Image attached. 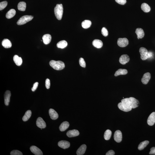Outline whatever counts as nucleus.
Instances as JSON below:
<instances>
[{
  "instance_id": "a19ab883",
  "label": "nucleus",
  "mask_w": 155,
  "mask_h": 155,
  "mask_svg": "<svg viewBox=\"0 0 155 155\" xmlns=\"http://www.w3.org/2000/svg\"><path fill=\"white\" fill-rule=\"evenodd\" d=\"M149 154L150 155H155V147H153L150 149Z\"/></svg>"
},
{
  "instance_id": "6e6552de",
  "label": "nucleus",
  "mask_w": 155,
  "mask_h": 155,
  "mask_svg": "<svg viewBox=\"0 0 155 155\" xmlns=\"http://www.w3.org/2000/svg\"><path fill=\"white\" fill-rule=\"evenodd\" d=\"M114 140L117 143H119L122 141V132L119 130H117L115 132L114 135Z\"/></svg>"
},
{
  "instance_id": "0eeeda50",
  "label": "nucleus",
  "mask_w": 155,
  "mask_h": 155,
  "mask_svg": "<svg viewBox=\"0 0 155 155\" xmlns=\"http://www.w3.org/2000/svg\"><path fill=\"white\" fill-rule=\"evenodd\" d=\"M139 52L141 55V58L142 60H146L148 59L147 54L148 52L146 48H141L139 49Z\"/></svg>"
},
{
  "instance_id": "2f4dec72",
  "label": "nucleus",
  "mask_w": 155,
  "mask_h": 155,
  "mask_svg": "<svg viewBox=\"0 0 155 155\" xmlns=\"http://www.w3.org/2000/svg\"><path fill=\"white\" fill-rule=\"evenodd\" d=\"M149 143V141L148 140H145L139 144L138 149L139 150H143L148 144Z\"/></svg>"
},
{
  "instance_id": "39448f33",
  "label": "nucleus",
  "mask_w": 155,
  "mask_h": 155,
  "mask_svg": "<svg viewBox=\"0 0 155 155\" xmlns=\"http://www.w3.org/2000/svg\"><path fill=\"white\" fill-rule=\"evenodd\" d=\"M118 107L120 110L125 112L130 111L132 109L131 107L122 102L118 103Z\"/></svg>"
},
{
  "instance_id": "b1692460",
  "label": "nucleus",
  "mask_w": 155,
  "mask_h": 155,
  "mask_svg": "<svg viewBox=\"0 0 155 155\" xmlns=\"http://www.w3.org/2000/svg\"><path fill=\"white\" fill-rule=\"evenodd\" d=\"M2 45L4 48H11L12 46L11 41L7 39H5L3 40Z\"/></svg>"
},
{
  "instance_id": "f257e3e1",
  "label": "nucleus",
  "mask_w": 155,
  "mask_h": 155,
  "mask_svg": "<svg viewBox=\"0 0 155 155\" xmlns=\"http://www.w3.org/2000/svg\"><path fill=\"white\" fill-rule=\"evenodd\" d=\"M121 102L129 105L133 109L138 107L139 104L138 100L133 97L122 99Z\"/></svg>"
},
{
  "instance_id": "c756f323",
  "label": "nucleus",
  "mask_w": 155,
  "mask_h": 155,
  "mask_svg": "<svg viewBox=\"0 0 155 155\" xmlns=\"http://www.w3.org/2000/svg\"><path fill=\"white\" fill-rule=\"evenodd\" d=\"M67 42L65 40H62L58 42L57 44V46L58 48L63 49L67 46Z\"/></svg>"
},
{
  "instance_id": "79ce46f5",
  "label": "nucleus",
  "mask_w": 155,
  "mask_h": 155,
  "mask_svg": "<svg viewBox=\"0 0 155 155\" xmlns=\"http://www.w3.org/2000/svg\"><path fill=\"white\" fill-rule=\"evenodd\" d=\"M115 155V152L113 150H110L106 153V155Z\"/></svg>"
},
{
  "instance_id": "ddd939ff",
  "label": "nucleus",
  "mask_w": 155,
  "mask_h": 155,
  "mask_svg": "<svg viewBox=\"0 0 155 155\" xmlns=\"http://www.w3.org/2000/svg\"><path fill=\"white\" fill-rule=\"evenodd\" d=\"M30 150L34 154L36 155H42L43 153L40 149L37 146H31L30 148Z\"/></svg>"
},
{
  "instance_id": "393cba45",
  "label": "nucleus",
  "mask_w": 155,
  "mask_h": 155,
  "mask_svg": "<svg viewBox=\"0 0 155 155\" xmlns=\"http://www.w3.org/2000/svg\"><path fill=\"white\" fill-rule=\"evenodd\" d=\"M128 73V71L127 69H118L115 72L114 75L115 76H117L121 75H126Z\"/></svg>"
},
{
  "instance_id": "cd10ccee",
  "label": "nucleus",
  "mask_w": 155,
  "mask_h": 155,
  "mask_svg": "<svg viewBox=\"0 0 155 155\" xmlns=\"http://www.w3.org/2000/svg\"><path fill=\"white\" fill-rule=\"evenodd\" d=\"M32 112L31 110H28L26 112L25 115L22 118V120L24 122L27 121L32 116Z\"/></svg>"
},
{
  "instance_id": "f3484780",
  "label": "nucleus",
  "mask_w": 155,
  "mask_h": 155,
  "mask_svg": "<svg viewBox=\"0 0 155 155\" xmlns=\"http://www.w3.org/2000/svg\"><path fill=\"white\" fill-rule=\"evenodd\" d=\"M49 114L51 119L53 120H55L57 119L59 117L58 113L53 109H49Z\"/></svg>"
},
{
  "instance_id": "c85d7f7f",
  "label": "nucleus",
  "mask_w": 155,
  "mask_h": 155,
  "mask_svg": "<svg viewBox=\"0 0 155 155\" xmlns=\"http://www.w3.org/2000/svg\"><path fill=\"white\" fill-rule=\"evenodd\" d=\"M26 4L24 2H20L18 5V8L19 10L21 11H25L26 9Z\"/></svg>"
},
{
  "instance_id": "aec40b11",
  "label": "nucleus",
  "mask_w": 155,
  "mask_h": 155,
  "mask_svg": "<svg viewBox=\"0 0 155 155\" xmlns=\"http://www.w3.org/2000/svg\"><path fill=\"white\" fill-rule=\"evenodd\" d=\"M86 145L84 144L82 145L77 151V155H83L86 151Z\"/></svg>"
},
{
  "instance_id": "dca6fc26",
  "label": "nucleus",
  "mask_w": 155,
  "mask_h": 155,
  "mask_svg": "<svg viewBox=\"0 0 155 155\" xmlns=\"http://www.w3.org/2000/svg\"><path fill=\"white\" fill-rule=\"evenodd\" d=\"M79 133L77 130H69L67 133V135L69 137H76L79 135Z\"/></svg>"
},
{
  "instance_id": "6ab92c4d",
  "label": "nucleus",
  "mask_w": 155,
  "mask_h": 155,
  "mask_svg": "<svg viewBox=\"0 0 155 155\" xmlns=\"http://www.w3.org/2000/svg\"><path fill=\"white\" fill-rule=\"evenodd\" d=\"M135 33L137 35V38L138 39H142L144 36V31L141 28H137L136 30Z\"/></svg>"
},
{
  "instance_id": "473e14b6",
  "label": "nucleus",
  "mask_w": 155,
  "mask_h": 155,
  "mask_svg": "<svg viewBox=\"0 0 155 155\" xmlns=\"http://www.w3.org/2000/svg\"><path fill=\"white\" fill-rule=\"evenodd\" d=\"M112 134V132L109 130H106L104 134V138L106 140H108L110 139Z\"/></svg>"
},
{
  "instance_id": "a878e982",
  "label": "nucleus",
  "mask_w": 155,
  "mask_h": 155,
  "mask_svg": "<svg viewBox=\"0 0 155 155\" xmlns=\"http://www.w3.org/2000/svg\"><path fill=\"white\" fill-rule=\"evenodd\" d=\"M16 13V11L15 9H11L7 13L6 15V17L8 19H10L13 17Z\"/></svg>"
},
{
  "instance_id": "2eb2a0df",
  "label": "nucleus",
  "mask_w": 155,
  "mask_h": 155,
  "mask_svg": "<svg viewBox=\"0 0 155 155\" xmlns=\"http://www.w3.org/2000/svg\"><path fill=\"white\" fill-rule=\"evenodd\" d=\"M11 96L10 91L8 90L5 91L4 95V98L5 104L6 106H8L9 105Z\"/></svg>"
},
{
  "instance_id": "c9c22d12",
  "label": "nucleus",
  "mask_w": 155,
  "mask_h": 155,
  "mask_svg": "<svg viewBox=\"0 0 155 155\" xmlns=\"http://www.w3.org/2000/svg\"><path fill=\"white\" fill-rule=\"evenodd\" d=\"M11 155H22V153L20 151L17 150H14L11 152Z\"/></svg>"
},
{
  "instance_id": "7c9ffc66",
  "label": "nucleus",
  "mask_w": 155,
  "mask_h": 155,
  "mask_svg": "<svg viewBox=\"0 0 155 155\" xmlns=\"http://www.w3.org/2000/svg\"><path fill=\"white\" fill-rule=\"evenodd\" d=\"M141 8L142 11L145 12H149L150 10V7L146 3H143L142 4Z\"/></svg>"
},
{
  "instance_id": "5701e85b",
  "label": "nucleus",
  "mask_w": 155,
  "mask_h": 155,
  "mask_svg": "<svg viewBox=\"0 0 155 155\" xmlns=\"http://www.w3.org/2000/svg\"><path fill=\"white\" fill-rule=\"evenodd\" d=\"M13 60L17 66H19L22 64V58L18 56V55H15L14 56Z\"/></svg>"
},
{
  "instance_id": "f8f14e48",
  "label": "nucleus",
  "mask_w": 155,
  "mask_h": 155,
  "mask_svg": "<svg viewBox=\"0 0 155 155\" xmlns=\"http://www.w3.org/2000/svg\"><path fill=\"white\" fill-rule=\"evenodd\" d=\"M58 145L59 147L65 149L68 148L70 146V144L67 141L62 140L58 142Z\"/></svg>"
},
{
  "instance_id": "7ed1b4c3",
  "label": "nucleus",
  "mask_w": 155,
  "mask_h": 155,
  "mask_svg": "<svg viewBox=\"0 0 155 155\" xmlns=\"http://www.w3.org/2000/svg\"><path fill=\"white\" fill-rule=\"evenodd\" d=\"M54 12L55 16L58 20L62 19L63 12V8L62 4H57L55 7Z\"/></svg>"
},
{
  "instance_id": "1a4fd4ad",
  "label": "nucleus",
  "mask_w": 155,
  "mask_h": 155,
  "mask_svg": "<svg viewBox=\"0 0 155 155\" xmlns=\"http://www.w3.org/2000/svg\"><path fill=\"white\" fill-rule=\"evenodd\" d=\"M36 125L38 127L42 129L45 128L46 126V123L41 117L38 118L37 119Z\"/></svg>"
},
{
  "instance_id": "4468645a",
  "label": "nucleus",
  "mask_w": 155,
  "mask_h": 155,
  "mask_svg": "<svg viewBox=\"0 0 155 155\" xmlns=\"http://www.w3.org/2000/svg\"><path fill=\"white\" fill-rule=\"evenodd\" d=\"M151 78V75L149 72L144 74L141 79V81L144 84L146 85L149 82Z\"/></svg>"
},
{
  "instance_id": "a211bd4d",
  "label": "nucleus",
  "mask_w": 155,
  "mask_h": 155,
  "mask_svg": "<svg viewBox=\"0 0 155 155\" xmlns=\"http://www.w3.org/2000/svg\"><path fill=\"white\" fill-rule=\"evenodd\" d=\"M43 43L45 45H47L50 42L52 39V37L49 34L44 35L42 37Z\"/></svg>"
},
{
  "instance_id": "37998d69",
  "label": "nucleus",
  "mask_w": 155,
  "mask_h": 155,
  "mask_svg": "<svg viewBox=\"0 0 155 155\" xmlns=\"http://www.w3.org/2000/svg\"><path fill=\"white\" fill-rule=\"evenodd\" d=\"M153 53L151 52H148L147 56L148 58H150L153 57Z\"/></svg>"
},
{
  "instance_id": "20e7f679",
  "label": "nucleus",
  "mask_w": 155,
  "mask_h": 155,
  "mask_svg": "<svg viewBox=\"0 0 155 155\" xmlns=\"http://www.w3.org/2000/svg\"><path fill=\"white\" fill-rule=\"evenodd\" d=\"M33 18V17L31 15L24 16L20 18L17 22V24L18 25H23L32 20Z\"/></svg>"
},
{
  "instance_id": "4c0bfd02",
  "label": "nucleus",
  "mask_w": 155,
  "mask_h": 155,
  "mask_svg": "<svg viewBox=\"0 0 155 155\" xmlns=\"http://www.w3.org/2000/svg\"><path fill=\"white\" fill-rule=\"evenodd\" d=\"M45 85L47 89H49L50 86V82L49 79H46V81H45Z\"/></svg>"
},
{
  "instance_id": "423d86ee",
  "label": "nucleus",
  "mask_w": 155,
  "mask_h": 155,
  "mask_svg": "<svg viewBox=\"0 0 155 155\" xmlns=\"http://www.w3.org/2000/svg\"><path fill=\"white\" fill-rule=\"evenodd\" d=\"M117 44L118 45L121 47H125L128 44L129 41L127 38H119L118 39Z\"/></svg>"
},
{
  "instance_id": "72a5a7b5",
  "label": "nucleus",
  "mask_w": 155,
  "mask_h": 155,
  "mask_svg": "<svg viewBox=\"0 0 155 155\" xmlns=\"http://www.w3.org/2000/svg\"><path fill=\"white\" fill-rule=\"evenodd\" d=\"M8 5L6 1H4L0 3V10L2 11Z\"/></svg>"
},
{
  "instance_id": "f704fd0d",
  "label": "nucleus",
  "mask_w": 155,
  "mask_h": 155,
  "mask_svg": "<svg viewBox=\"0 0 155 155\" xmlns=\"http://www.w3.org/2000/svg\"><path fill=\"white\" fill-rule=\"evenodd\" d=\"M79 63L81 66L83 68H85L86 66V63L84 59L82 58H80L79 59Z\"/></svg>"
},
{
  "instance_id": "9d476101",
  "label": "nucleus",
  "mask_w": 155,
  "mask_h": 155,
  "mask_svg": "<svg viewBox=\"0 0 155 155\" xmlns=\"http://www.w3.org/2000/svg\"><path fill=\"white\" fill-rule=\"evenodd\" d=\"M130 58L127 55H122L119 59V62L122 64H125L130 60Z\"/></svg>"
},
{
  "instance_id": "ea45409f",
  "label": "nucleus",
  "mask_w": 155,
  "mask_h": 155,
  "mask_svg": "<svg viewBox=\"0 0 155 155\" xmlns=\"http://www.w3.org/2000/svg\"><path fill=\"white\" fill-rule=\"evenodd\" d=\"M39 83L38 82H36L34 84L33 87L32 88V91H35L37 88Z\"/></svg>"
},
{
  "instance_id": "e433bc0d",
  "label": "nucleus",
  "mask_w": 155,
  "mask_h": 155,
  "mask_svg": "<svg viewBox=\"0 0 155 155\" xmlns=\"http://www.w3.org/2000/svg\"><path fill=\"white\" fill-rule=\"evenodd\" d=\"M102 35L105 37L107 36L108 35V32L107 30L104 27L102 28Z\"/></svg>"
},
{
  "instance_id": "bb28decb",
  "label": "nucleus",
  "mask_w": 155,
  "mask_h": 155,
  "mask_svg": "<svg viewBox=\"0 0 155 155\" xmlns=\"http://www.w3.org/2000/svg\"><path fill=\"white\" fill-rule=\"evenodd\" d=\"M91 21L88 20H85L82 23V26L84 28L87 29L89 28L91 25Z\"/></svg>"
},
{
  "instance_id": "9b49d317",
  "label": "nucleus",
  "mask_w": 155,
  "mask_h": 155,
  "mask_svg": "<svg viewBox=\"0 0 155 155\" xmlns=\"http://www.w3.org/2000/svg\"><path fill=\"white\" fill-rule=\"evenodd\" d=\"M147 122L149 126H153L155 123V112L152 113L148 118Z\"/></svg>"
},
{
  "instance_id": "412c9836",
  "label": "nucleus",
  "mask_w": 155,
  "mask_h": 155,
  "mask_svg": "<svg viewBox=\"0 0 155 155\" xmlns=\"http://www.w3.org/2000/svg\"><path fill=\"white\" fill-rule=\"evenodd\" d=\"M69 122L67 121L64 122H62L60 126L59 130L61 131H64L69 127Z\"/></svg>"
},
{
  "instance_id": "f03ea898",
  "label": "nucleus",
  "mask_w": 155,
  "mask_h": 155,
  "mask_svg": "<svg viewBox=\"0 0 155 155\" xmlns=\"http://www.w3.org/2000/svg\"><path fill=\"white\" fill-rule=\"evenodd\" d=\"M49 64L51 67L56 70H62L65 67L64 63L60 61L51 60L49 62Z\"/></svg>"
},
{
  "instance_id": "4be33fe9",
  "label": "nucleus",
  "mask_w": 155,
  "mask_h": 155,
  "mask_svg": "<svg viewBox=\"0 0 155 155\" xmlns=\"http://www.w3.org/2000/svg\"><path fill=\"white\" fill-rule=\"evenodd\" d=\"M92 44L94 46L97 48H101L103 45V42L99 39L94 40L92 42Z\"/></svg>"
},
{
  "instance_id": "58836bf2",
  "label": "nucleus",
  "mask_w": 155,
  "mask_h": 155,
  "mask_svg": "<svg viewBox=\"0 0 155 155\" xmlns=\"http://www.w3.org/2000/svg\"><path fill=\"white\" fill-rule=\"evenodd\" d=\"M116 2L120 5H123L126 3V0H115Z\"/></svg>"
}]
</instances>
